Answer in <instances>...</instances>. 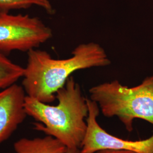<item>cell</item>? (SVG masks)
I'll return each instance as SVG.
<instances>
[{
    "label": "cell",
    "instance_id": "cell-1",
    "mask_svg": "<svg viewBox=\"0 0 153 153\" xmlns=\"http://www.w3.org/2000/svg\"><path fill=\"white\" fill-rule=\"evenodd\" d=\"M27 56L22 87L28 97L48 104L74 72L111 64L105 50L94 42L78 45L65 59H54L47 52L36 49L28 52Z\"/></svg>",
    "mask_w": 153,
    "mask_h": 153
},
{
    "label": "cell",
    "instance_id": "cell-2",
    "mask_svg": "<svg viewBox=\"0 0 153 153\" xmlns=\"http://www.w3.org/2000/svg\"><path fill=\"white\" fill-rule=\"evenodd\" d=\"M58 103L52 105L26 96L25 108L28 116L39 123L37 131L55 137L67 148H81L87 129V98L73 76L56 94Z\"/></svg>",
    "mask_w": 153,
    "mask_h": 153
},
{
    "label": "cell",
    "instance_id": "cell-3",
    "mask_svg": "<svg viewBox=\"0 0 153 153\" xmlns=\"http://www.w3.org/2000/svg\"><path fill=\"white\" fill-rule=\"evenodd\" d=\"M89 93L90 99L98 104L105 117H117L128 131H133L135 119L153 126V76L132 88L118 80L105 82L90 88Z\"/></svg>",
    "mask_w": 153,
    "mask_h": 153
},
{
    "label": "cell",
    "instance_id": "cell-4",
    "mask_svg": "<svg viewBox=\"0 0 153 153\" xmlns=\"http://www.w3.org/2000/svg\"><path fill=\"white\" fill-rule=\"evenodd\" d=\"M52 30L38 17L0 12V52L36 49L52 38Z\"/></svg>",
    "mask_w": 153,
    "mask_h": 153
},
{
    "label": "cell",
    "instance_id": "cell-5",
    "mask_svg": "<svg viewBox=\"0 0 153 153\" xmlns=\"http://www.w3.org/2000/svg\"><path fill=\"white\" fill-rule=\"evenodd\" d=\"M88 115L87 129L82 142L81 153H96L102 150L128 151L136 153H153V134L149 138L131 141L115 137L103 129L97 121L100 109L95 102L87 98Z\"/></svg>",
    "mask_w": 153,
    "mask_h": 153
},
{
    "label": "cell",
    "instance_id": "cell-6",
    "mask_svg": "<svg viewBox=\"0 0 153 153\" xmlns=\"http://www.w3.org/2000/svg\"><path fill=\"white\" fill-rule=\"evenodd\" d=\"M26 96L22 86L16 83L0 90V144L10 137L27 116Z\"/></svg>",
    "mask_w": 153,
    "mask_h": 153
},
{
    "label": "cell",
    "instance_id": "cell-7",
    "mask_svg": "<svg viewBox=\"0 0 153 153\" xmlns=\"http://www.w3.org/2000/svg\"><path fill=\"white\" fill-rule=\"evenodd\" d=\"M16 153H66L65 145L55 137L47 135L43 138H23L14 143Z\"/></svg>",
    "mask_w": 153,
    "mask_h": 153
},
{
    "label": "cell",
    "instance_id": "cell-8",
    "mask_svg": "<svg viewBox=\"0 0 153 153\" xmlns=\"http://www.w3.org/2000/svg\"><path fill=\"white\" fill-rule=\"evenodd\" d=\"M25 68L9 59L0 52V90L16 83L23 76Z\"/></svg>",
    "mask_w": 153,
    "mask_h": 153
},
{
    "label": "cell",
    "instance_id": "cell-9",
    "mask_svg": "<svg viewBox=\"0 0 153 153\" xmlns=\"http://www.w3.org/2000/svg\"><path fill=\"white\" fill-rule=\"evenodd\" d=\"M33 6L43 8L49 14L55 13L49 0H0V12L9 13L11 10L26 9Z\"/></svg>",
    "mask_w": 153,
    "mask_h": 153
},
{
    "label": "cell",
    "instance_id": "cell-10",
    "mask_svg": "<svg viewBox=\"0 0 153 153\" xmlns=\"http://www.w3.org/2000/svg\"><path fill=\"white\" fill-rule=\"evenodd\" d=\"M96 153H136L128 151L123 150H100Z\"/></svg>",
    "mask_w": 153,
    "mask_h": 153
},
{
    "label": "cell",
    "instance_id": "cell-11",
    "mask_svg": "<svg viewBox=\"0 0 153 153\" xmlns=\"http://www.w3.org/2000/svg\"><path fill=\"white\" fill-rule=\"evenodd\" d=\"M66 153H81L79 148H68Z\"/></svg>",
    "mask_w": 153,
    "mask_h": 153
},
{
    "label": "cell",
    "instance_id": "cell-12",
    "mask_svg": "<svg viewBox=\"0 0 153 153\" xmlns=\"http://www.w3.org/2000/svg\"></svg>",
    "mask_w": 153,
    "mask_h": 153
}]
</instances>
